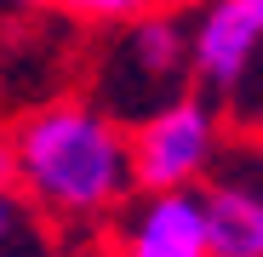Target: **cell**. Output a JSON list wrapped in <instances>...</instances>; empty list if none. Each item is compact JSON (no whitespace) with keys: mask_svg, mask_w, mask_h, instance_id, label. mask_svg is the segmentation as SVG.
Here are the masks:
<instances>
[{"mask_svg":"<svg viewBox=\"0 0 263 257\" xmlns=\"http://www.w3.org/2000/svg\"><path fill=\"white\" fill-rule=\"evenodd\" d=\"M6 177L46 223L63 229L109 223L138 194L126 126H115L92 97H52L29 109L6 132Z\"/></svg>","mask_w":263,"mask_h":257,"instance_id":"1","label":"cell"},{"mask_svg":"<svg viewBox=\"0 0 263 257\" xmlns=\"http://www.w3.org/2000/svg\"><path fill=\"white\" fill-rule=\"evenodd\" d=\"M183 92H189V17L172 6H155L120 23L98 57L92 103L115 126H138Z\"/></svg>","mask_w":263,"mask_h":257,"instance_id":"2","label":"cell"},{"mask_svg":"<svg viewBox=\"0 0 263 257\" xmlns=\"http://www.w3.org/2000/svg\"><path fill=\"white\" fill-rule=\"evenodd\" d=\"M132 149V183L138 194H166V189H200L223 149V109L200 92L172 97L149 120L126 126Z\"/></svg>","mask_w":263,"mask_h":257,"instance_id":"3","label":"cell"},{"mask_svg":"<svg viewBox=\"0 0 263 257\" xmlns=\"http://www.w3.org/2000/svg\"><path fill=\"white\" fill-rule=\"evenodd\" d=\"M263 52V0H200L189 17V92L223 103Z\"/></svg>","mask_w":263,"mask_h":257,"instance_id":"4","label":"cell"},{"mask_svg":"<svg viewBox=\"0 0 263 257\" xmlns=\"http://www.w3.org/2000/svg\"><path fill=\"white\" fill-rule=\"evenodd\" d=\"M120 257H206V211L200 189H166L143 194L138 206H120Z\"/></svg>","mask_w":263,"mask_h":257,"instance_id":"5","label":"cell"},{"mask_svg":"<svg viewBox=\"0 0 263 257\" xmlns=\"http://www.w3.org/2000/svg\"><path fill=\"white\" fill-rule=\"evenodd\" d=\"M206 257H263V183L217 177L200 189Z\"/></svg>","mask_w":263,"mask_h":257,"instance_id":"6","label":"cell"},{"mask_svg":"<svg viewBox=\"0 0 263 257\" xmlns=\"http://www.w3.org/2000/svg\"><path fill=\"white\" fill-rule=\"evenodd\" d=\"M52 6L69 17V23H92V29H120L132 17L155 12L160 0H52Z\"/></svg>","mask_w":263,"mask_h":257,"instance_id":"7","label":"cell"},{"mask_svg":"<svg viewBox=\"0 0 263 257\" xmlns=\"http://www.w3.org/2000/svg\"><path fill=\"white\" fill-rule=\"evenodd\" d=\"M0 257H74V251H58L40 229H23V223H12L6 229V240H0Z\"/></svg>","mask_w":263,"mask_h":257,"instance_id":"8","label":"cell"},{"mask_svg":"<svg viewBox=\"0 0 263 257\" xmlns=\"http://www.w3.org/2000/svg\"><path fill=\"white\" fill-rule=\"evenodd\" d=\"M12 223H17V200L0 189V240H6V229H12Z\"/></svg>","mask_w":263,"mask_h":257,"instance_id":"9","label":"cell"},{"mask_svg":"<svg viewBox=\"0 0 263 257\" xmlns=\"http://www.w3.org/2000/svg\"><path fill=\"white\" fill-rule=\"evenodd\" d=\"M160 6H172V12H195L200 0H160Z\"/></svg>","mask_w":263,"mask_h":257,"instance_id":"10","label":"cell"},{"mask_svg":"<svg viewBox=\"0 0 263 257\" xmlns=\"http://www.w3.org/2000/svg\"><path fill=\"white\" fill-rule=\"evenodd\" d=\"M0 183H6V132H0Z\"/></svg>","mask_w":263,"mask_h":257,"instance_id":"11","label":"cell"},{"mask_svg":"<svg viewBox=\"0 0 263 257\" xmlns=\"http://www.w3.org/2000/svg\"><path fill=\"white\" fill-rule=\"evenodd\" d=\"M12 6H40V0H12Z\"/></svg>","mask_w":263,"mask_h":257,"instance_id":"12","label":"cell"}]
</instances>
